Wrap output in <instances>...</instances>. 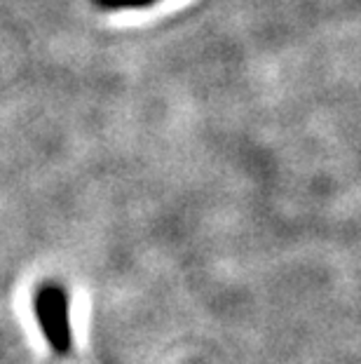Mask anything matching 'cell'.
Segmentation results:
<instances>
[{
	"label": "cell",
	"mask_w": 361,
	"mask_h": 364,
	"mask_svg": "<svg viewBox=\"0 0 361 364\" xmlns=\"http://www.w3.org/2000/svg\"><path fill=\"white\" fill-rule=\"evenodd\" d=\"M99 10L104 12H120V10H143L160 3V0H91Z\"/></svg>",
	"instance_id": "cell-2"
},
{
	"label": "cell",
	"mask_w": 361,
	"mask_h": 364,
	"mask_svg": "<svg viewBox=\"0 0 361 364\" xmlns=\"http://www.w3.org/2000/svg\"><path fill=\"white\" fill-rule=\"evenodd\" d=\"M33 311L48 346L57 355H66L73 346L68 296L59 284H45L33 299Z\"/></svg>",
	"instance_id": "cell-1"
}]
</instances>
